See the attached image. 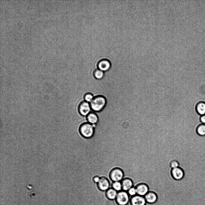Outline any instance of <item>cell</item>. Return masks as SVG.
<instances>
[{
    "instance_id": "obj_1",
    "label": "cell",
    "mask_w": 205,
    "mask_h": 205,
    "mask_svg": "<svg viewBox=\"0 0 205 205\" xmlns=\"http://www.w3.org/2000/svg\"><path fill=\"white\" fill-rule=\"evenodd\" d=\"M107 103L106 97L102 95L95 96L92 101L90 103L92 110L94 112L101 111L105 107Z\"/></svg>"
},
{
    "instance_id": "obj_2",
    "label": "cell",
    "mask_w": 205,
    "mask_h": 205,
    "mask_svg": "<svg viewBox=\"0 0 205 205\" xmlns=\"http://www.w3.org/2000/svg\"><path fill=\"white\" fill-rule=\"evenodd\" d=\"M80 131L83 137L86 138L92 137L94 132V128L93 125L88 122L82 124L80 128Z\"/></svg>"
},
{
    "instance_id": "obj_3",
    "label": "cell",
    "mask_w": 205,
    "mask_h": 205,
    "mask_svg": "<svg viewBox=\"0 0 205 205\" xmlns=\"http://www.w3.org/2000/svg\"><path fill=\"white\" fill-rule=\"evenodd\" d=\"M116 200L119 205H126L129 201L130 196L127 191H121L117 193Z\"/></svg>"
},
{
    "instance_id": "obj_4",
    "label": "cell",
    "mask_w": 205,
    "mask_h": 205,
    "mask_svg": "<svg viewBox=\"0 0 205 205\" xmlns=\"http://www.w3.org/2000/svg\"><path fill=\"white\" fill-rule=\"evenodd\" d=\"M110 178L113 182H121L124 178V173L119 168H116L113 169L110 173Z\"/></svg>"
},
{
    "instance_id": "obj_5",
    "label": "cell",
    "mask_w": 205,
    "mask_h": 205,
    "mask_svg": "<svg viewBox=\"0 0 205 205\" xmlns=\"http://www.w3.org/2000/svg\"><path fill=\"white\" fill-rule=\"evenodd\" d=\"M90 104L84 101L82 102L79 107V111L82 116H86L92 111Z\"/></svg>"
},
{
    "instance_id": "obj_6",
    "label": "cell",
    "mask_w": 205,
    "mask_h": 205,
    "mask_svg": "<svg viewBox=\"0 0 205 205\" xmlns=\"http://www.w3.org/2000/svg\"><path fill=\"white\" fill-rule=\"evenodd\" d=\"M130 197L132 205H145L146 202L144 196L136 194L133 196H130Z\"/></svg>"
},
{
    "instance_id": "obj_7",
    "label": "cell",
    "mask_w": 205,
    "mask_h": 205,
    "mask_svg": "<svg viewBox=\"0 0 205 205\" xmlns=\"http://www.w3.org/2000/svg\"><path fill=\"white\" fill-rule=\"evenodd\" d=\"M110 185L109 180L104 177H101L99 181L97 183L98 189L102 191L107 190L109 188Z\"/></svg>"
},
{
    "instance_id": "obj_8",
    "label": "cell",
    "mask_w": 205,
    "mask_h": 205,
    "mask_svg": "<svg viewBox=\"0 0 205 205\" xmlns=\"http://www.w3.org/2000/svg\"><path fill=\"white\" fill-rule=\"evenodd\" d=\"M98 69L105 72L109 70L111 67V63L110 61L106 59L100 60L98 63Z\"/></svg>"
},
{
    "instance_id": "obj_9",
    "label": "cell",
    "mask_w": 205,
    "mask_h": 205,
    "mask_svg": "<svg viewBox=\"0 0 205 205\" xmlns=\"http://www.w3.org/2000/svg\"><path fill=\"white\" fill-rule=\"evenodd\" d=\"M137 194L141 196H144L149 192L147 185L144 184H140L135 188Z\"/></svg>"
},
{
    "instance_id": "obj_10",
    "label": "cell",
    "mask_w": 205,
    "mask_h": 205,
    "mask_svg": "<svg viewBox=\"0 0 205 205\" xmlns=\"http://www.w3.org/2000/svg\"><path fill=\"white\" fill-rule=\"evenodd\" d=\"M171 173L173 178L176 180L182 179L184 175L183 170L179 167L172 169Z\"/></svg>"
},
{
    "instance_id": "obj_11",
    "label": "cell",
    "mask_w": 205,
    "mask_h": 205,
    "mask_svg": "<svg viewBox=\"0 0 205 205\" xmlns=\"http://www.w3.org/2000/svg\"><path fill=\"white\" fill-rule=\"evenodd\" d=\"M197 113L200 116L205 115V102L200 101L197 103L195 107Z\"/></svg>"
},
{
    "instance_id": "obj_12",
    "label": "cell",
    "mask_w": 205,
    "mask_h": 205,
    "mask_svg": "<svg viewBox=\"0 0 205 205\" xmlns=\"http://www.w3.org/2000/svg\"><path fill=\"white\" fill-rule=\"evenodd\" d=\"M121 182L122 189L123 191H127L130 188L133 187V182L132 180L129 179H123Z\"/></svg>"
},
{
    "instance_id": "obj_13",
    "label": "cell",
    "mask_w": 205,
    "mask_h": 205,
    "mask_svg": "<svg viewBox=\"0 0 205 205\" xmlns=\"http://www.w3.org/2000/svg\"><path fill=\"white\" fill-rule=\"evenodd\" d=\"M88 122L92 124H97L99 118L97 114L95 112H91L87 116Z\"/></svg>"
},
{
    "instance_id": "obj_14",
    "label": "cell",
    "mask_w": 205,
    "mask_h": 205,
    "mask_svg": "<svg viewBox=\"0 0 205 205\" xmlns=\"http://www.w3.org/2000/svg\"><path fill=\"white\" fill-rule=\"evenodd\" d=\"M144 197L146 202L150 203L155 202L157 199L156 195L152 192H148Z\"/></svg>"
},
{
    "instance_id": "obj_15",
    "label": "cell",
    "mask_w": 205,
    "mask_h": 205,
    "mask_svg": "<svg viewBox=\"0 0 205 205\" xmlns=\"http://www.w3.org/2000/svg\"><path fill=\"white\" fill-rule=\"evenodd\" d=\"M117 193V191L113 188H109L106 192V195L108 198L110 199H113L116 198Z\"/></svg>"
},
{
    "instance_id": "obj_16",
    "label": "cell",
    "mask_w": 205,
    "mask_h": 205,
    "mask_svg": "<svg viewBox=\"0 0 205 205\" xmlns=\"http://www.w3.org/2000/svg\"><path fill=\"white\" fill-rule=\"evenodd\" d=\"M93 75L96 79L101 80L104 77V72L98 69H96L93 71Z\"/></svg>"
},
{
    "instance_id": "obj_17",
    "label": "cell",
    "mask_w": 205,
    "mask_h": 205,
    "mask_svg": "<svg viewBox=\"0 0 205 205\" xmlns=\"http://www.w3.org/2000/svg\"><path fill=\"white\" fill-rule=\"evenodd\" d=\"M196 131L199 135H205V124L201 123L199 125L197 128Z\"/></svg>"
},
{
    "instance_id": "obj_18",
    "label": "cell",
    "mask_w": 205,
    "mask_h": 205,
    "mask_svg": "<svg viewBox=\"0 0 205 205\" xmlns=\"http://www.w3.org/2000/svg\"><path fill=\"white\" fill-rule=\"evenodd\" d=\"M112 188L117 191H121L122 189V185L121 182H114L111 185Z\"/></svg>"
},
{
    "instance_id": "obj_19",
    "label": "cell",
    "mask_w": 205,
    "mask_h": 205,
    "mask_svg": "<svg viewBox=\"0 0 205 205\" xmlns=\"http://www.w3.org/2000/svg\"><path fill=\"white\" fill-rule=\"evenodd\" d=\"M95 96L92 93H86L84 96V101L90 103L93 100Z\"/></svg>"
},
{
    "instance_id": "obj_20",
    "label": "cell",
    "mask_w": 205,
    "mask_h": 205,
    "mask_svg": "<svg viewBox=\"0 0 205 205\" xmlns=\"http://www.w3.org/2000/svg\"><path fill=\"white\" fill-rule=\"evenodd\" d=\"M127 192L128 194L131 196H134L137 194L136 188L133 187L130 188L127 191Z\"/></svg>"
},
{
    "instance_id": "obj_21",
    "label": "cell",
    "mask_w": 205,
    "mask_h": 205,
    "mask_svg": "<svg viewBox=\"0 0 205 205\" xmlns=\"http://www.w3.org/2000/svg\"><path fill=\"white\" fill-rule=\"evenodd\" d=\"M179 166L178 163L176 161H173L170 163V166L172 169L179 167Z\"/></svg>"
},
{
    "instance_id": "obj_22",
    "label": "cell",
    "mask_w": 205,
    "mask_h": 205,
    "mask_svg": "<svg viewBox=\"0 0 205 205\" xmlns=\"http://www.w3.org/2000/svg\"><path fill=\"white\" fill-rule=\"evenodd\" d=\"M199 120L201 123L205 124V115L200 116Z\"/></svg>"
},
{
    "instance_id": "obj_23",
    "label": "cell",
    "mask_w": 205,
    "mask_h": 205,
    "mask_svg": "<svg viewBox=\"0 0 205 205\" xmlns=\"http://www.w3.org/2000/svg\"><path fill=\"white\" fill-rule=\"evenodd\" d=\"M100 178L98 176H95L93 178V180L95 183H97L99 181Z\"/></svg>"
}]
</instances>
